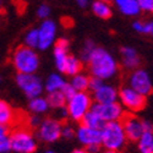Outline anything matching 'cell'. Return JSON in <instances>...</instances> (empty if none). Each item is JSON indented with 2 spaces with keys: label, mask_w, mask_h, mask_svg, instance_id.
Returning <instances> with one entry per match:
<instances>
[{
  "label": "cell",
  "mask_w": 153,
  "mask_h": 153,
  "mask_svg": "<svg viewBox=\"0 0 153 153\" xmlns=\"http://www.w3.org/2000/svg\"><path fill=\"white\" fill-rule=\"evenodd\" d=\"M87 64L91 76L103 81H108L115 77L119 71V64L117 59L104 48L97 47L91 58L88 59Z\"/></svg>",
  "instance_id": "obj_1"
},
{
  "label": "cell",
  "mask_w": 153,
  "mask_h": 153,
  "mask_svg": "<svg viewBox=\"0 0 153 153\" xmlns=\"http://www.w3.org/2000/svg\"><path fill=\"white\" fill-rule=\"evenodd\" d=\"M75 129L71 126V125H62L61 127V137L62 138H65V140H72L75 137Z\"/></svg>",
  "instance_id": "obj_29"
},
{
  "label": "cell",
  "mask_w": 153,
  "mask_h": 153,
  "mask_svg": "<svg viewBox=\"0 0 153 153\" xmlns=\"http://www.w3.org/2000/svg\"><path fill=\"white\" fill-rule=\"evenodd\" d=\"M75 1H76V4H77L80 7H82V9L87 7L88 4H90V0H75Z\"/></svg>",
  "instance_id": "obj_40"
},
{
  "label": "cell",
  "mask_w": 153,
  "mask_h": 153,
  "mask_svg": "<svg viewBox=\"0 0 153 153\" xmlns=\"http://www.w3.org/2000/svg\"><path fill=\"white\" fill-rule=\"evenodd\" d=\"M129 87L145 97L153 92V82L145 69H135L129 76Z\"/></svg>",
  "instance_id": "obj_10"
},
{
  "label": "cell",
  "mask_w": 153,
  "mask_h": 153,
  "mask_svg": "<svg viewBox=\"0 0 153 153\" xmlns=\"http://www.w3.org/2000/svg\"><path fill=\"white\" fill-rule=\"evenodd\" d=\"M23 45H26L31 49L38 48V30L31 28L23 37Z\"/></svg>",
  "instance_id": "obj_28"
},
{
  "label": "cell",
  "mask_w": 153,
  "mask_h": 153,
  "mask_svg": "<svg viewBox=\"0 0 153 153\" xmlns=\"http://www.w3.org/2000/svg\"><path fill=\"white\" fill-rule=\"evenodd\" d=\"M0 85H1V77H0Z\"/></svg>",
  "instance_id": "obj_45"
},
{
  "label": "cell",
  "mask_w": 153,
  "mask_h": 153,
  "mask_svg": "<svg viewBox=\"0 0 153 153\" xmlns=\"http://www.w3.org/2000/svg\"><path fill=\"white\" fill-rule=\"evenodd\" d=\"M71 153H87V151L85 148H75L74 151H71Z\"/></svg>",
  "instance_id": "obj_41"
},
{
  "label": "cell",
  "mask_w": 153,
  "mask_h": 153,
  "mask_svg": "<svg viewBox=\"0 0 153 153\" xmlns=\"http://www.w3.org/2000/svg\"><path fill=\"white\" fill-rule=\"evenodd\" d=\"M96 48H97V45H96V43L93 42V41H91V39H87L85 43H83V45H82V48H81V52H80V60L83 62H87L88 61V59L91 58V55L93 54V52L96 50Z\"/></svg>",
  "instance_id": "obj_27"
},
{
  "label": "cell",
  "mask_w": 153,
  "mask_h": 153,
  "mask_svg": "<svg viewBox=\"0 0 153 153\" xmlns=\"http://www.w3.org/2000/svg\"><path fill=\"white\" fill-rule=\"evenodd\" d=\"M28 110L34 114V115H42V114L47 113L49 110V104L47 102V98L39 96L30 99L28 102Z\"/></svg>",
  "instance_id": "obj_20"
},
{
  "label": "cell",
  "mask_w": 153,
  "mask_h": 153,
  "mask_svg": "<svg viewBox=\"0 0 153 153\" xmlns=\"http://www.w3.org/2000/svg\"><path fill=\"white\" fill-rule=\"evenodd\" d=\"M44 153H55L54 151H52V149H48V151H45Z\"/></svg>",
  "instance_id": "obj_43"
},
{
  "label": "cell",
  "mask_w": 153,
  "mask_h": 153,
  "mask_svg": "<svg viewBox=\"0 0 153 153\" xmlns=\"http://www.w3.org/2000/svg\"><path fill=\"white\" fill-rule=\"evenodd\" d=\"M38 30V48L39 50H47L50 47H53L56 41V32L58 26L55 21L47 19L43 20L39 25Z\"/></svg>",
  "instance_id": "obj_11"
},
{
  "label": "cell",
  "mask_w": 153,
  "mask_h": 153,
  "mask_svg": "<svg viewBox=\"0 0 153 153\" xmlns=\"http://www.w3.org/2000/svg\"><path fill=\"white\" fill-rule=\"evenodd\" d=\"M11 62L17 74H36L39 69L41 60L36 49H31L22 44L14 50Z\"/></svg>",
  "instance_id": "obj_2"
},
{
  "label": "cell",
  "mask_w": 153,
  "mask_h": 153,
  "mask_svg": "<svg viewBox=\"0 0 153 153\" xmlns=\"http://www.w3.org/2000/svg\"><path fill=\"white\" fill-rule=\"evenodd\" d=\"M140 153H153V131H146L137 140Z\"/></svg>",
  "instance_id": "obj_21"
},
{
  "label": "cell",
  "mask_w": 153,
  "mask_h": 153,
  "mask_svg": "<svg viewBox=\"0 0 153 153\" xmlns=\"http://www.w3.org/2000/svg\"><path fill=\"white\" fill-rule=\"evenodd\" d=\"M118 99L121 107L132 114L143 110L147 104V97L140 94L129 86H124L120 88Z\"/></svg>",
  "instance_id": "obj_5"
},
{
  "label": "cell",
  "mask_w": 153,
  "mask_h": 153,
  "mask_svg": "<svg viewBox=\"0 0 153 153\" xmlns=\"http://www.w3.org/2000/svg\"><path fill=\"white\" fill-rule=\"evenodd\" d=\"M0 6H1V0H0Z\"/></svg>",
  "instance_id": "obj_46"
},
{
  "label": "cell",
  "mask_w": 153,
  "mask_h": 153,
  "mask_svg": "<svg viewBox=\"0 0 153 153\" xmlns=\"http://www.w3.org/2000/svg\"><path fill=\"white\" fill-rule=\"evenodd\" d=\"M104 1H108V3H110V1H111V0H104Z\"/></svg>",
  "instance_id": "obj_44"
},
{
  "label": "cell",
  "mask_w": 153,
  "mask_h": 153,
  "mask_svg": "<svg viewBox=\"0 0 153 153\" xmlns=\"http://www.w3.org/2000/svg\"><path fill=\"white\" fill-rule=\"evenodd\" d=\"M100 148H102L100 145H91V146L85 147V149L87 151V153H99L100 152Z\"/></svg>",
  "instance_id": "obj_38"
},
{
  "label": "cell",
  "mask_w": 153,
  "mask_h": 153,
  "mask_svg": "<svg viewBox=\"0 0 153 153\" xmlns=\"http://www.w3.org/2000/svg\"><path fill=\"white\" fill-rule=\"evenodd\" d=\"M118 88L104 81L94 92H92V99H94V103H113L118 102Z\"/></svg>",
  "instance_id": "obj_15"
},
{
  "label": "cell",
  "mask_w": 153,
  "mask_h": 153,
  "mask_svg": "<svg viewBox=\"0 0 153 153\" xmlns=\"http://www.w3.org/2000/svg\"><path fill=\"white\" fill-rule=\"evenodd\" d=\"M123 127L124 132L126 136V140L131 142H136L137 140L141 137L143 134V127H142V120L138 119L136 115H125L123 118Z\"/></svg>",
  "instance_id": "obj_13"
},
{
  "label": "cell",
  "mask_w": 153,
  "mask_h": 153,
  "mask_svg": "<svg viewBox=\"0 0 153 153\" xmlns=\"http://www.w3.org/2000/svg\"><path fill=\"white\" fill-rule=\"evenodd\" d=\"M75 137L83 147L91 146V145H100V141H102L100 130L91 129V127L85 126L82 124H80V126L76 129Z\"/></svg>",
  "instance_id": "obj_14"
},
{
  "label": "cell",
  "mask_w": 153,
  "mask_h": 153,
  "mask_svg": "<svg viewBox=\"0 0 153 153\" xmlns=\"http://www.w3.org/2000/svg\"><path fill=\"white\" fill-rule=\"evenodd\" d=\"M120 58L124 68L129 70L138 69L141 65V58L134 47H123L120 49Z\"/></svg>",
  "instance_id": "obj_16"
},
{
  "label": "cell",
  "mask_w": 153,
  "mask_h": 153,
  "mask_svg": "<svg viewBox=\"0 0 153 153\" xmlns=\"http://www.w3.org/2000/svg\"><path fill=\"white\" fill-rule=\"evenodd\" d=\"M54 50H53V55H54V62H55V68L59 74H65V68H66V61L69 58V48L70 43L68 41V38L61 37L58 38L54 43Z\"/></svg>",
  "instance_id": "obj_12"
},
{
  "label": "cell",
  "mask_w": 153,
  "mask_h": 153,
  "mask_svg": "<svg viewBox=\"0 0 153 153\" xmlns=\"http://www.w3.org/2000/svg\"><path fill=\"white\" fill-rule=\"evenodd\" d=\"M62 124L56 118H47L41 121L37 127V137L42 142L54 143L61 138Z\"/></svg>",
  "instance_id": "obj_8"
},
{
  "label": "cell",
  "mask_w": 153,
  "mask_h": 153,
  "mask_svg": "<svg viewBox=\"0 0 153 153\" xmlns=\"http://www.w3.org/2000/svg\"><path fill=\"white\" fill-rule=\"evenodd\" d=\"M104 81L103 80H100V79H97V77H93V76H90V83H88V90L94 92L97 88L103 83Z\"/></svg>",
  "instance_id": "obj_34"
},
{
  "label": "cell",
  "mask_w": 153,
  "mask_h": 153,
  "mask_svg": "<svg viewBox=\"0 0 153 153\" xmlns=\"http://www.w3.org/2000/svg\"><path fill=\"white\" fill-rule=\"evenodd\" d=\"M10 151V135L0 136V153H7Z\"/></svg>",
  "instance_id": "obj_32"
},
{
  "label": "cell",
  "mask_w": 153,
  "mask_h": 153,
  "mask_svg": "<svg viewBox=\"0 0 153 153\" xmlns=\"http://www.w3.org/2000/svg\"><path fill=\"white\" fill-rule=\"evenodd\" d=\"M37 16L41 20H47L50 16V7L47 4H42L37 9Z\"/></svg>",
  "instance_id": "obj_31"
},
{
  "label": "cell",
  "mask_w": 153,
  "mask_h": 153,
  "mask_svg": "<svg viewBox=\"0 0 153 153\" xmlns=\"http://www.w3.org/2000/svg\"><path fill=\"white\" fill-rule=\"evenodd\" d=\"M47 102H48V104H49V108L58 110V109H60L62 107H65L66 98L64 97V94L61 93V91H55V92L48 93Z\"/></svg>",
  "instance_id": "obj_25"
},
{
  "label": "cell",
  "mask_w": 153,
  "mask_h": 153,
  "mask_svg": "<svg viewBox=\"0 0 153 153\" xmlns=\"http://www.w3.org/2000/svg\"><path fill=\"white\" fill-rule=\"evenodd\" d=\"M82 125L85 126H88V127H91V129H97V130H102V127L104 126V121L102 120L97 114L92 110L88 111L86 115L82 118V120L80 121Z\"/></svg>",
  "instance_id": "obj_24"
},
{
  "label": "cell",
  "mask_w": 153,
  "mask_h": 153,
  "mask_svg": "<svg viewBox=\"0 0 153 153\" xmlns=\"http://www.w3.org/2000/svg\"><path fill=\"white\" fill-rule=\"evenodd\" d=\"M113 1L117 9L125 16L135 17L141 12L137 0H113Z\"/></svg>",
  "instance_id": "obj_17"
},
{
  "label": "cell",
  "mask_w": 153,
  "mask_h": 153,
  "mask_svg": "<svg viewBox=\"0 0 153 153\" xmlns=\"http://www.w3.org/2000/svg\"><path fill=\"white\" fill-rule=\"evenodd\" d=\"M15 81L17 87L28 99L42 96L44 91V85L36 74H17Z\"/></svg>",
  "instance_id": "obj_7"
},
{
  "label": "cell",
  "mask_w": 153,
  "mask_h": 153,
  "mask_svg": "<svg viewBox=\"0 0 153 153\" xmlns=\"http://www.w3.org/2000/svg\"><path fill=\"white\" fill-rule=\"evenodd\" d=\"M100 134H102L100 146H103L105 149L120 151L127 141L121 121L105 123L104 126L102 127Z\"/></svg>",
  "instance_id": "obj_3"
},
{
  "label": "cell",
  "mask_w": 153,
  "mask_h": 153,
  "mask_svg": "<svg viewBox=\"0 0 153 153\" xmlns=\"http://www.w3.org/2000/svg\"><path fill=\"white\" fill-rule=\"evenodd\" d=\"M91 10L94 16L102 20H108L113 15V7L110 3L104 1V0H93L91 3Z\"/></svg>",
  "instance_id": "obj_18"
},
{
  "label": "cell",
  "mask_w": 153,
  "mask_h": 153,
  "mask_svg": "<svg viewBox=\"0 0 153 153\" xmlns=\"http://www.w3.org/2000/svg\"><path fill=\"white\" fill-rule=\"evenodd\" d=\"M104 153H121L120 151H113V149H107Z\"/></svg>",
  "instance_id": "obj_42"
},
{
  "label": "cell",
  "mask_w": 153,
  "mask_h": 153,
  "mask_svg": "<svg viewBox=\"0 0 153 153\" xmlns=\"http://www.w3.org/2000/svg\"><path fill=\"white\" fill-rule=\"evenodd\" d=\"M140 10L147 12V14H153V0H137Z\"/></svg>",
  "instance_id": "obj_30"
},
{
  "label": "cell",
  "mask_w": 153,
  "mask_h": 153,
  "mask_svg": "<svg viewBox=\"0 0 153 153\" xmlns=\"http://www.w3.org/2000/svg\"><path fill=\"white\" fill-rule=\"evenodd\" d=\"M65 83H66V80L62 77V75L59 72H54L48 76V79L45 80V83L43 85H44V90L48 93H50V92L60 91L65 86Z\"/></svg>",
  "instance_id": "obj_19"
},
{
  "label": "cell",
  "mask_w": 153,
  "mask_h": 153,
  "mask_svg": "<svg viewBox=\"0 0 153 153\" xmlns=\"http://www.w3.org/2000/svg\"><path fill=\"white\" fill-rule=\"evenodd\" d=\"M143 33L148 36H153V20L145 22V27H143Z\"/></svg>",
  "instance_id": "obj_36"
},
{
  "label": "cell",
  "mask_w": 153,
  "mask_h": 153,
  "mask_svg": "<svg viewBox=\"0 0 153 153\" xmlns=\"http://www.w3.org/2000/svg\"><path fill=\"white\" fill-rule=\"evenodd\" d=\"M60 91H61V93L64 94V97L66 98V100H68V99H70V98H71V97H72V96L76 93L75 88H74V87H72L70 83H68V82L65 83V86H64Z\"/></svg>",
  "instance_id": "obj_33"
},
{
  "label": "cell",
  "mask_w": 153,
  "mask_h": 153,
  "mask_svg": "<svg viewBox=\"0 0 153 153\" xmlns=\"http://www.w3.org/2000/svg\"><path fill=\"white\" fill-rule=\"evenodd\" d=\"M91 110L94 111L97 115L104 123L110 121H121L125 117V109L121 107L119 102H113V103H94L91 107Z\"/></svg>",
  "instance_id": "obj_9"
},
{
  "label": "cell",
  "mask_w": 153,
  "mask_h": 153,
  "mask_svg": "<svg viewBox=\"0 0 153 153\" xmlns=\"http://www.w3.org/2000/svg\"><path fill=\"white\" fill-rule=\"evenodd\" d=\"M14 118H15V113L12 107L6 100L0 99V124L10 125L14 121Z\"/></svg>",
  "instance_id": "obj_22"
},
{
  "label": "cell",
  "mask_w": 153,
  "mask_h": 153,
  "mask_svg": "<svg viewBox=\"0 0 153 153\" xmlns=\"http://www.w3.org/2000/svg\"><path fill=\"white\" fill-rule=\"evenodd\" d=\"M82 71V61L80 58L75 55H69L66 61V68H65V75L68 76H75Z\"/></svg>",
  "instance_id": "obj_26"
},
{
  "label": "cell",
  "mask_w": 153,
  "mask_h": 153,
  "mask_svg": "<svg viewBox=\"0 0 153 153\" xmlns=\"http://www.w3.org/2000/svg\"><path fill=\"white\" fill-rule=\"evenodd\" d=\"M93 104L92 96L86 92H76L70 99L66 100V111L68 118H70L72 121H81L82 118L91 110V107Z\"/></svg>",
  "instance_id": "obj_4"
},
{
  "label": "cell",
  "mask_w": 153,
  "mask_h": 153,
  "mask_svg": "<svg viewBox=\"0 0 153 153\" xmlns=\"http://www.w3.org/2000/svg\"><path fill=\"white\" fill-rule=\"evenodd\" d=\"M88 83H90V76L87 74H77L72 76L70 85L75 88L76 92H86L88 91Z\"/></svg>",
  "instance_id": "obj_23"
},
{
  "label": "cell",
  "mask_w": 153,
  "mask_h": 153,
  "mask_svg": "<svg viewBox=\"0 0 153 153\" xmlns=\"http://www.w3.org/2000/svg\"><path fill=\"white\" fill-rule=\"evenodd\" d=\"M142 127H143V132H146V131H153V124L149 120L143 119L142 120Z\"/></svg>",
  "instance_id": "obj_39"
},
{
  "label": "cell",
  "mask_w": 153,
  "mask_h": 153,
  "mask_svg": "<svg viewBox=\"0 0 153 153\" xmlns=\"http://www.w3.org/2000/svg\"><path fill=\"white\" fill-rule=\"evenodd\" d=\"M41 121H42V119H41V117L39 115H33L30 118V126L31 127H38V125L41 124Z\"/></svg>",
  "instance_id": "obj_37"
},
{
  "label": "cell",
  "mask_w": 153,
  "mask_h": 153,
  "mask_svg": "<svg viewBox=\"0 0 153 153\" xmlns=\"http://www.w3.org/2000/svg\"><path fill=\"white\" fill-rule=\"evenodd\" d=\"M143 27H145V22L143 21L137 20V21H134V23H132V28L137 33H143Z\"/></svg>",
  "instance_id": "obj_35"
},
{
  "label": "cell",
  "mask_w": 153,
  "mask_h": 153,
  "mask_svg": "<svg viewBox=\"0 0 153 153\" xmlns=\"http://www.w3.org/2000/svg\"><path fill=\"white\" fill-rule=\"evenodd\" d=\"M10 148L16 153H34L37 140L28 130L19 129L10 134Z\"/></svg>",
  "instance_id": "obj_6"
}]
</instances>
